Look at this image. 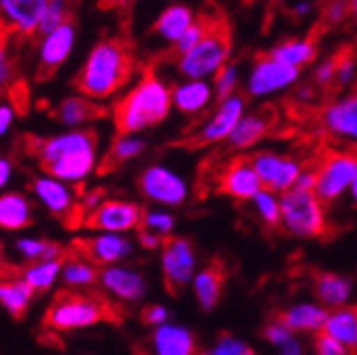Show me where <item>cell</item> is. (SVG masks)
<instances>
[{
    "label": "cell",
    "instance_id": "6da1fadb",
    "mask_svg": "<svg viewBox=\"0 0 357 355\" xmlns=\"http://www.w3.org/2000/svg\"><path fill=\"white\" fill-rule=\"evenodd\" d=\"M43 174L73 188L85 183L98 168V135L92 128L64 130L36 143Z\"/></svg>",
    "mask_w": 357,
    "mask_h": 355
},
{
    "label": "cell",
    "instance_id": "7a4b0ae2",
    "mask_svg": "<svg viewBox=\"0 0 357 355\" xmlns=\"http://www.w3.org/2000/svg\"><path fill=\"white\" fill-rule=\"evenodd\" d=\"M132 73L134 58L130 47L119 38H102L85 56L75 85L81 96L102 103L121 90L130 81Z\"/></svg>",
    "mask_w": 357,
    "mask_h": 355
},
{
    "label": "cell",
    "instance_id": "3957f363",
    "mask_svg": "<svg viewBox=\"0 0 357 355\" xmlns=\"http://www.w3.org/2000/svg\"><path fill=\"white\" fill-rule=\"evenodd\" d=\"M172 109V87L166 85L153 70H145L137 85L115 103L113 121L117 135H139L160 126Z\"/></svg>",
    "mask_w": 357,
    "mask_h": 355
},
{
    "label": "cell",
    "instance_id": "277c9868",
    "mask_svg": "<svg viewBox=\"0 0 357 355\" xmlns=\"http://www.w3.org/2000/svg\"><path fill=\"white\" fill-rule=\"evenodd\" d=\"M232 45H234V26L226 11H217L206 36L192 52H188L174 62L176 70L190 81H200L206 75H215L228 62Z\"/></svg>",
    "mask_w": 357,
    "mask_h": 355
},
{
    "label": "cell",
    "instance_id": "5b68a950",
    "mask_svg": "<svg viewBox=\"0 0 357 355\" xmlns=\"http://www.w3.org/2000/svg\"><path fill=\"white\" fill-rule=\"evenodd\" d=\"M281 217L283 228L298 239L328 241L332 236V226L326 217V206L317 200L310 190H289L281 196Z\"/></svg>",
    "mask_w": 357,
    "mask_h": 355
},
{
    "label": "cell",
    "instance_id": "8992f818",
    "mask_svg": "<svg viewBox=\"0 0 357 355\" xmlns=\"http://www.w3.org/2000/svg\"><path fill=\"white\" fill-rule=\"evenodd\" d=\"M107 319V306L83 294H66L60 296L45 315V326L56 332H75L94 328Z\"/></svg>",
    "mask_w": 357,
    "mask_h": 355
},
{
    "label": "cell",
    "instance_id": "52a82bcc",
    "mask_svg": "<svg viewBox=\"0 0 357 355\" xmlns=\"http://www.w3.org/2000/svg\"><path fill=\"white\" fill-rule=\"evenodd\" d=\"M281 117H283V113L279 111V105H275V103H264L253 113L243 115V119L238 121L232 135L221 143V149L215 156V160L221 162L230 156L241 153L243 149L257 145L259 141H264L268 137H273L279 130Z\"/></svg>",
    "mask_w": 357,
    "mask_h": 355
},
{
    "label": "cell",
    "instance_id": "ba28073f",
    "mask_svg": "<svg viewBox=\"0 0 357 355\" xmlns=\"http://www.w3.org/2000/svg\"><path fill=\"white\" fill-rule=\"evenodd\" d=\"M215 194L232 200H253L261 190L259 176L251 164L249 153H236L217 162L213 170Z\"/></svg>",
    "mask_w": 357,
    "mask_h": 355
},
{
    "label": "cell",
    "instance_id": "9c48e42d",
    "mask_svg": "<svg viewBox=\"0 0 357 355\" xmlns=\"http://www.w3.org/2000/svg\"><path fill=\"white\" fill-rule=\"evenodd\" d=\"M160 266L166 292L181 296L190 281H194L196 269V247L190 239L170 234L164 239L160 249Z\"/></svg>",
    "mask_w": 357,
    "mask_h": 355
},
{
    "label": "cell",
    "instance_id": "30bf717a",
    "mask_svg": "<svg viewBox=\"0 0 357 355\" xmlns=\"http://www.w3.org/2000/svg\"><path fill=\"white\" fill-rule=\"evenodd\" d=\"M251 158V164L259 176V183H261V190L268 192V194H285L289 190H294L296 181L300 179V174L304 170V164H306V158H298V156H281V153H275V151H255V153H249Z\"/></svg>",
    "mask_w": 357,
    "mask_h": 355
},
{
    "label": "cell",
    "instance_id": "8fae6325",
    "mask_svg": "<svg viewBox=\"0 0 357 355\" xmlns=\"http://www.w3.org/2000/svg\"><path fill=\"white\" fill-rule=\"evenodd\" d=\"M143 215L145 209L139 202L109 198L83 217V228L98 234H126L141 228Z\"/></svg>",
    "mask_w": 357,
    "mask_h": 355
},
{
    "label": "cell",
    "instance_id": "7c38bea8",
    "mask_svg": "<svg viewBox=\"0 0 357 355\" xmlns=\"http://www.w3.org/2000/svg\"><path fill=\"white\" fill-rule=\"evenodd\" d=\"M245 105H247V98L243 94H234L228 103H223L221 107H215L213 117L204 126H200L196 132H192L190 137L176 141L174 145L196 151V149H204L215 143H223L234 132L238 121L243 119Z\"/></svg>",
    "mask_w": 357,
    "mask_h": 355
},
{
    "label": "cell",
    "instance_id": "4fadbf2b",
    "mask_svg": "<svg viewBox=\"0 0 357 355\" xmlns=\"http://www.w3.org/2000/svg\"><path fill=\"white\" fill-rule=\"evenodd\" d=\"M137 188L147 200L155 204H164V206H178L188 198L185 181L174 170L160 166V164L147 166L145 170H141L137 179Z\"/></svg>",
    "mask_w": 357,
    "mask_h": 355
},
{
    "label": "cell",
    "instance_id": "5bb4252c",
    "mask_svg": "<svg viewBox=\"0 0 357 355\" xmlns=\"http://www.w3.org/2000/svg\"><path fill=\"white\" fill-rule=\"evenodd\" d=\"M34 200L58 219H68L79 209V196L73 186L58 181L50 174H38L30 183Z\"/></svg>",
    "mask_w": 357,
    "mask_h": 355
},
{
    "label": "cell",
    "instance_id": "9a60e30c",
    "mask_svg": "<svg viewBox=\"0 0 357 355\" xmlns=\"http://www.w3.org/2000/svg\"><path fill=\"white\" fill-rule=\"evenodd\" d=\"M300 75V68L283 64L271 58L268 52H257L253 58V73L249 79V96H264L291 85Z\"/></svg>",
    "mask_w": 357,
    "mask_h": 355
},
{
    "label": "cell",
    "instance_id": "2e32d148",
    "mask_svg": "<svg viewBox=\"0 0 357 355\" xmlns=\"http://www.w3.org/2000/svg\"><path fill=\"white\" fill-rule=\"evenodd\" d=\"M98 285L115 300L119 302H141L147 296V279L141 271L132 269V266H109V269H100Z\"/></svg>",
    "mask_w": 357,
    "mask_h": 355
},
{
    "label": "cell",
    "instance_id": "e0dca14e",
    "mask_svg": "<svg viewBox=\"0 0 357 355\" xmlns=\"http://www.w3.org/2000/svg\"><path fill=\"white\" fill-rule=\"evenodd\" d=\"M228 277H230V266L223 255L208 257L204 269L198 275H194V281H192L194 296L204 313H211V310L217 306V302L223 294V287L228 283Z\"/></svg>",
    "mask_w": 357,
    "mask_h": 355
},
{
    "label": "cell",
    "instance_id": "ac0fdd59",
    "mask_svg": "<svg viewBox=\"0 0 357 355\" xmlns=\"http://www.w3.org/2000/svg\"><path fill=\"white\" fill-rule=\"evenodd\" d=\"M83 257H87L98 269H109V266L123 264L134 251V243L128 234H94L79 243Z\"/></svg>",
    "mask_w": 357,
    "mask_h": 355
},
{
    "label": "cell",
    "instance_id": "d6986e66",
    "mask_svg": "<svg viewBox=\"0 0 357 355\" xmlns=\"http://www.w3.org/2000/svg\"><path fill=\"white\" fill-rule=\"evenodd\" d=\"M77 45V26L70 22H66L64 26H60L58 30L40 36L38 40V64L45 73H54L60 66L66 64V60L73 56Z\"/></svg>",
    "mask_w": 357,
    "mask_h": 355
},
{
    "label": "cell",
    "instance_id": "ffe728a7",
    "mask_svg": "<svg viewBox=\"0 0 357 355\" xmlns=\"http://www.w3.org/2000/svg\"><path fill=\"white\" fill-rule=\"evenodd\" d=\"M308 279H310V292L317 298V302H321V308L336 310V308L347 306V300L353 289L351 279L332 271H321V269H310Z\"/></svg>",
    "mask_w": 357,
    "mask_h": 355
},
{
    "label": "cell",
    "instance_id": "44dd1931",
    "mask_svg": "<svg viewBox=\"0 0 357 355\" xmlns=\"http://www.w3.org/2000/svg\"><path fill=\"white\" fill-rule=\"evenodd\" d=\"M45 0H0V20L22 36L38 34Z\"/></svg>",
    "mask_w": 357,
    "mask_h": 355
},
{
    "label": "cell",
    "instance_id": "7402d4cb",
    "mask_svg": "<svg viewBox=\"0 0 357 355\" xmlns=\"http://www.w3.org/2000/svg\"><path fill=\"white\" fill-rule=\"evenodd\" d=\"M149 355H198L196 336L176 324L160 326L149 336Z\"/></svg>",
    "mask_w": 357,
    "mask_h": 355
},
{
    "label": "cell",
    "instance_id": "603a6c76",
    "mask_svg": "<svg viewBox=\"0 0 357 355\" xmlns=\"http://www.w3.org/2000/svg\"><path fill=\"white\" fill-rule=\"evenodd\" d=\"M321 38H324L321 34H317L310 28V32L304 38H283L273 50H268V54H271V58H275L283 64L302 68V66H308L310 62L317 60Z\"/></svg>",
    "mask_w": 357,
    "mask_h": 355
},
{
    "label": "cell",
    "instance_id": "cb8c5ba5",
    "mask_svg": "<svg viewBox=\"0 0 357 355\" xmlns=\"http://www.w3.org/2000/svg\"><path fill=\"white\" fill-rule=\"evenodd\" d=\"M330 317V310L315 304H298L291 308H281L273 313V322L281 324L291 334L298 332H319Z\"/></svg>",
    "mask_w": 357,
    "mask_h": 355
},
{
    "label": "cell",
    "instance_id": "d4e9b609",
    "mask_svg": "<svg viewBox=\"0 0 357 355\" xmlns=\"http://www.w3.org/2000/svg\"><path fill=\"white\" fill-rule=\"evenodd\" d=\"M34 206L32 200L22 192H3L0 194V230L22 232L32 226Z\"/></svg>",
    "mask_w": 357,
    "mask_h": 355
},
{
    "label": "cell",
    "instance_id": "484cf974",
    "mask_svg": "<svg viewBox=\"0 0 357 355\" xmlns=\"http://www.w3.org/2000/svg\"><path fill=\"white\" fill-rule=\"evenodd\" d=\"M54 115L66 130H79L85 128L89 121L105 115V109H100L94 100H89L81 94H73L58 103Z\"/></svg>",
    "mask_w": 357,
    "mask_h": 355
},
{
    "label": "cell",
    "instance_id": "4316f807",
    "mask_svg": "<svg viewBox=\"0 0 357 355\" xmlns=\"http://www.w3.org/2000/svg\"><path fill=\"white\" fill-rule=\"evenodd\" d=\"M194 17H196V13L190 7H185V5H170V7H166L158 15V20L153 22L151 30H153V34L162 36L166 43L174 45V43L183 36V32L192 26Z\"/></svg>",
    "mask_w": 357,
    "mask_h": 355
},
{
    "label": "cell",
    "instance_id": "83f0119b",
    "mask_svg": "<svg viewBox=\"0 0 357 355\" xmlns=\"http://www.w3.org/2000/svg\"><path fill=\"white\" fill-rule=\"evenodd\" d=\"M211 85L204 81H185L172 85V107L183 115H196L211 103Z\"/></svg>",
    "mask_w": 357,
    "mask_h": 355
},
{
    "label": "cell",
    "instance_id": "f1b7e54d",
    "mask_svg": "<svg viewBox=\"0 0 357 355\" xmlns=\"http://www.w3.org/2000/svg\"><path fill=\"white\" fill-rule=\"evenodd\" d=\"M324 332L340 340L353 355H357V304H347L330 313Z\"/></svg>",
    "mask_w": 357,
    "mask_h": 355
},
{
    "label": "cell",
    "instance_id": "f546056e",
    "mask_svg": "<svg viewBox=\"0 0 357 355\" xmlns=\"http://www.w3.org/2000/svg\"><path fill=\"white\" fill-rule=\"evenodd\" d=\"M34 300V289L20 277L0 281V306H3L11 317H24Z\"/></svg>",
    "mask_w": 357,
    "mask_h": 355
},
{
    "label": "cell",
    "instance_id": "4dcf8cb0",
    "mask_svg": "<svg viewBox=\"0 0 357 355\" xmlns=\"http://www.w3.org/2000/svg\"><path fill=\"white\" fill-rule=\"evenodd\" d=\"M62 283L70 289H87L98 283L100 279V269L96 264H92L83 255H75L64 259L62 266Z\"/></svg>",
    "mask_w": 357,
    "mask_h": 355
},
{
    "label": "cell",
    "instance_id": "1f68e13d",
    "mask_svg": "<svg viewBox=\"0 0 357 355\" xmlns=\"http://www.w3.org/2000/svg\"><path fill=\"white\" fill-rule=\"evenodd\" d=\"M62 266H64V259H47V262L28 264L22 273V279L34 289V294L50 292L62 277Z\"/></svg>",
    "mask_w": 357,
    "mask_h": 355
},
{
    "label": "cell",
    "instance_id": "d6a6232c",
    "mask_svg": "<svg viewBox=\"0 0 357 355\" xmlns=\"http://www.w3.org/2000/svg\"><path fill=\"white\" fill-rule=\"evenodd\" d=\"M17 255L28 262H47V259H64L62 257V247L54 241H45V239H34V236H20L13 243Z\"/></svg>",
    "mask_w": 357,
    "mask_h": 355
},
{
    "label": "cell",
    "instance_id": "836d02e7",
    "mask_svg": "<svg viewBox=\"0 0 357 355\" xmlns=\"http://www.w3.org/2000/svg\"><path fill=\"white\" fill-rule=\"evenodd\" d=\"M217 13V11H215ZM215 13H198L192 22V26L183 32V36L178 38L174 45L170 47V58L176 62L181 56H185L188 52H192L198 43L206 36V32L211 30L213 26V20H215Z\"/></svg>",
    "mask_w": 357,
    "mask_h": 355
},
{
    "label": "cell",
    "instance_id": "e575fe53",
    "mask_svg": "<svg viewBox=\"0 0 357 355\" xmlns=\"http://www.w3.org/2000/svg\"><path fill=\"white\" fill-rule=\"evenodd\" d=\"M145 149H147V143L143 137H139V135H117L109 147L105 164L107 166H121L126 162L137 160Z\"/></svg>",
    "mask_w": 357,
    "mask_h": 355
},
{
    "label": "cell",
    "instance_id": "d590c367",
    "mask_svg": "<svg viewBox=\"0 0 357 355\" xmlns=\"http://www.w3.org/2000/svg\"><path fill=\"white\" fill-rule=\"evenodd\" d=\"M66 22H70V7L64 0H45V9L38 22V34L40 36L50 34L60 26H64Z\"/></svg>",
    "mask_w": 357,
    "mask_h": 355
},
{
    "label": "cell",
    "instance_id": "8d00e7d4",
    "mask_svg": "<svg viewBox=\"0 0 357 355\" xmlns=\"http://www.w3.org/2000/svg\"><path fill=\"white\" fill-rule=\"evenodd\" d=\"M213 85H215V98H217V107H221L223 103H228L234 92H236V66L232 62L223 64L215 77H213Z\"/></svg>",
    "mask_w": 357,
    "mask_h": 355
},
{
    "label": "cell",
    "instance_id": "74e56055",
    "mask_svg": "<svg viewBox=\"0 0 357 355\" xmlns=\"http://www.w3.org/2000/svg\"><path fill=\"white\" fill-rule=\"evenodd\" d=\"M255 206L259 211V217L266 224L268 230H281L283 226V217H281V204L275 198V194H268V192H259L255 198Z\"/></svg>",
    "mask_w": 357,
    "mask_h": 355
},
{
    "label": "cell",
    "instance_id": "f35d334b",
    "mask_svg": "<svg viewBox=\"0 0 357 355\" xmlns=\"http://www.w3.org/2000/svg\"><path fill=\"white\" fill-rule=\"evenodd\" d=\"M139 230H147V232H153V234L166 239L174 230V215L168 211H160V209H147Z\"/></svg>",
    "mask_w": 357,
    "mask_h": 355
},
{
    "label": "cell",
    "instance_id": "ab89813d",
    "mask_svg": "<svg viewBox=\"0 0 357 355\" xmlns=\"http://www.w3.org/2000/svg\"><path fill=\"white\" fill-rule=\"evenodd\" d=\"M206 355H255V351L247 342L238 340L236 336H232L228 332H221L215 347Z\"/></svg>",
    "mask_w": 357,
    "mask_h": 355
},
{
    "label": "cell",
    "instance_id": "60d3db41",
    "mask_svg": "<svg viewBox=\"0 0 357 355\" xmlns=\"http://www.w3.org/2000/svg\"><path fill=\"white\" fill-rule=\"evenodd\" d=\"M312 347H315L317 355H353L340 340H336L324 330L315 332V336H312Z\"/></svg>",
    "mask_w": 357,
    "mask_h": 355
},
{
    "label": "cell",
    "instance_id": "b9f144b4",
    "mask_svg": "<svg viewBox=\"0 0 357 355\" xmlns=\"http://www.w3.org/2000/svg\"><path fill=\"white\" fill-rule=\"evenodd\" d=\"M259 334H261L264 340L273 342V345H279V347H283V345H287L289 340H294V334H291L289 330H285L281 324L273 322V319H266V322H264V326L259 328Z\"/></svg>",
    "mask_w": 357,
    "mask_h": 355
},
{
    "label": "cell",
    "instance_id": "7bdbcfd3",
    "mask_svg": "<svg viewBox=\"0 0 357 355\" xmlns=\"http://www.w3.org/2000/svg\"><path fill=\"white\" fill-rule=\"evenodd\" d=\"M13 75H15V66H13L9 47H7V43L0 38V92H5L13 83Z\"/></svg>",
    "mask_w": 357,
    "mask_h": 355
},
{
    "label": "cell",
    "instance_id": "ee69618b",
    "mask_svg": "<svg viewBox=\"0 0 357 355\" xmlns=\"http://www.w3.org/2000/svg\"><path fill=\"white\" fill-rule=\"evenodd\" d=\"M141 319L145 326H151L153 330L168 324V308L164 304H147L141 313Z\"/></svg>",
    "mask_w": 357,
    "mask_h": 355
},
{
    "label": "cell",
    "instance_id": "f6af8a7d",
    "mask_svg": "<svg viewBox=\"0 0 357 355\" xmlns=\"http://www.w3.org/2000/svg\"><path fill=\"white\" fill-rule=\"evenodd\" d=\"M17 119V109L11 100L0 98V139H5Z\"/></svg>",
    "mask_w": 357,
    "mask_h": 355
},
{
    "label": "cell",
    "instance_id": "bcb514c9",
    "mask_svg": "<svg viewBox=\"0 0 357 355\" xmlns=\"http://www.w3.org/2000/svg\"><path fill=\"white\" fill-rule=\"evenodd\" d=\"M13 172H15L13 162L7 156H0V194H3V190L11 183Z\"/></svg>",
    "mask_w": 357,
    "mask_h": 355
},
{
    "label": "cell",
    "instance_id": "7dc6e473",
    "mask_svg": "<svg viewBox=\"0 0 357 355\" xmlns=\"http://www.w3.org/2000/svg\"><path fill=\"white\" fill-rule=\"evenodd\" d=\"M139 232V245L147 251H160L162 249V243L164 239L153 234V232H147V230H137Z\"/></svg>",
    "mask_w": 357,
    "mask_h": 355
},
{
    "label": "cell",
    "instance_id": "c3c4849f",
    "mask_svg": "<svg viewBox=\"0 0 357 355\" xmlns=\"http://www.w3.org/2000/svg\"><path fill=\"white\" fill-rule=\"evenodd\" d=\"M349 22L357 26V3H349Z\"/></svg>",
    "mask_w": 357,
    "mask_h": 355
},
{
    "label": "cell",
    "instance_id": "681fc988",
    "mask_svg": "<svg viewBox=\"0 0 357 355\" xmlns=\"http://www.w3.org/2000/svg\"><path fill=\"white\" fill-rule=\"evenodd\" d=\"M351 198H353V204L357 206V179H355L353 186H351Z\"/></svg>",
    "mask_w": 357,
    "mask_h": 355
},
{
    "label": "cell",
    "instance_id": "f907efd6",
    "mask_svg": "<svg viewBox=\"0 0 357 355\" xmlns=\"http://www.w3.org/2000/svg\"><path fill=\"white\" fill-rule=\"evenodd\" d=\"M3 253H5V247H3V243H0V257H3Z\"/></svg>",
    "mask_w": 357,
    "mask_h": 355
},
{
    "label": "cell",
    "instance_id": "816d5d0a",
    "mask_svg": "<svg viewBox=\"0 0 357 355\" xmlns=\"http://www.w3.org/2000/svg\"><path fill=\"white\" fill-rule=\"evenodd\" d=\"M198 355H206V353H198Z\"/></svg>",
    "mask_w": 357,
    "mask_h": 355
}]
</instances>
